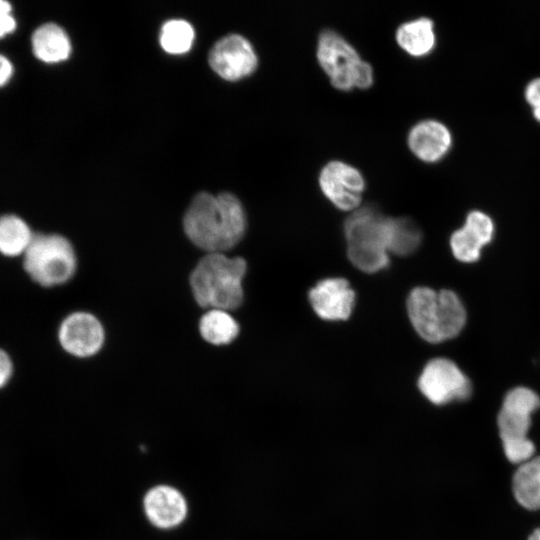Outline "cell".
<instances>
[{"label": "cell", "mask_w": 540, "mask_h": 540, "mask_svg": "<svg viewBox=\"0 0 540 540\" xmlns=\"http://www.w3.org/2000/svg\"><path fill=\"white\" fill-rule=\"evenodd\" d=\"M184 232L198 248L224 253L243 238L246 216L240 201L231 193L198 194L183 219Z\"/></svg>", "instance_id": "1"}, {"label": "cell", "mask_w": 540, "mask_h": 540, "mask_svg": "<svg viewBox=\"0 0 540 540\" xmlns=\"http://www.w3.org/2000/svg\"><path fill=\"white\" fill-rule=\"evenodd\" d=\"M395 225L396 217L386 216L373 206L352 211L344 223L350 261L366 273L386 268Z\"/></svg>", "instance_id": "2"}, {"label": "cell", "mask_w": 540, "mask_h": 540, "mask_svg": "<svg viewBox=\"0 0 540 540\" xmlns=\"http://www.w3.org/2000/svg\"><path fill=\"white\" fill-rule=\"evenodd\" d=\"M247 270L244 259L224 253H208L196 264L189 282L197 304L206 309L230 311L244 298L242 281Z\"/></svg>", "instance_id": "3"}, {"label": "cell", "mask_w": 540, "mask_h": 540, "mask_svg": "<svg viewBox=\"0 0 540 540\" xmlns=\"http://www.w3.org/2000/svg\"><path fill=\"white\" fill-rule=\"evenodd\" d=\"M410 321L425 341L439 343L457 336L466 323V310L452 290L414 288L407 299Z\"/></svg>", "instance_id": "4"}, {"label": "cell", "mask_w": 540, "mask_h": 540, "mask_svg": "<svg viewBox=\"0 0 540 540\" xmlns=\"http://www.w3.org/2000/svg\"><path fill=\"white\" fill-rule=\"evenodd\" d=\"M316 57L332 86L340 91L368 89L373 85L371 64L361 58L348 40L332 29H325L319 34Z\"/></svg>", "instance_id": "5"}, {"label": "cell", "mask_w": 540, "mask_h": 540, "mask_svg": "<svg viewBox=\"0 0 540 540\" xmlns=\"http://www.w3.org/2000/svg\"><path fill=\"white\" fill-rule=\"evenodd\" d=\"M539 407V396L526 387L514 388L504 398L497 423L505 455L514 464L528 461L535 452L527 434L532 413Z\"/></svg>", "instance_id": "6"}, {"label": "cell", "mask_w": 540, "mask_h": 540, "mask_svg": "<svg viewBox=\"0 0 540 540\" xmlns=\"http://www.w3.org/2000/svg\"><path fill=\"white\" fill-rule=\"evenodd\" d=\"M23 268L38 285L59 286L74 276L76 254L67 238L58 234H38L23 255Z\"/></svg>", "instance_id": "7"}, {"label": "cell", "mask_w": 540, "mask_h": 540, "mask_svg": "<svg viewBox=\"0 0 540 540\" xmlns=\"http://www.w3.org/2000/svg\"><path fill=\"white\" fill-rule=\"evenodd\" d=\"M418 387L436 405L465 400L472 391L466 375L446 358H436L426 364L419 377Z\"/></svg>", "instance_id": "8"}, {"label": "cell", "mask_w": 540, "mask_h": 540, "mask_svg": "<svg viewBox=\"0 0 540 540\" xmlns=\"http://www.w3.org/2000/svg\"><path fill=\"white\" fill-rule=\"evenodd\" d=\"M318 183L323 195L336 208L352 212L360 207L366 183L356 167L331 160L320 170Z\"/></svg>", "instance_id": "9"}, {"label": "cell", "mask_w": 540, "mask_h": 540, "mask_svg": "<svg viewBox=\"0 0 540 540\" xmlns=\"http://www.w3.org/2000/svg\"><path fill=\"white\" fill-rule=\"evenodd\" d=\"M58 340L68 354L87 358L100 351L105 332L101 322L91 313L73 312L61 322Z\"/></svg>", "instance_id": "10"}, {"label": "cell", "mask_w": 540, "mask_h": 540, "mask_svg": "<svg viewBox=\"0 0 540 540\" xmlns=\"http://www.w3.org/2000/svg\"><path fill=\"white\" fill-rule=\"evenodd\" d=\"M209 64L222 78L235 81L252 74L258 65V58L252 44L245 37L231 34L213 46Z\"/></svg>", "instance_id": "11"}, {"label": "cell", "mask_w": 540, "mask_h": 540, "mask_svg": "<svg viewBox=\"0 0 540 540\" xmlns=\"http://www.w3.org/2000/svg\"><path fill=\"white\" fill-rule=\"evenodd\" d=\"M309 301L315 313L324 320H346L352 313L355 292L344 278H327L309 291Z\"/></svg>", "instance_id": "12"}, {"label": "cell", "mask_w": 540, "mask_h": 540, "mask_svg": "<svg viewBox=\"0 0 540 540\" xmlns=\"http://www.w3.org/2000/svg\"><path fill=\"white\" fill-rule=\"evenodd\" d=\"M143 509L150 523L161 529L179 526L188 513L183 494L169 485H157L149 489L143 499Z\"/></svg>", "instance_id": "13"}, {"label": "cell", "mask_w": 540, "mask_h": 540, "mask_svg": "<svg viewBox=\"0 0 540 540\" xmlns=\"http://www.w3.org/2000/svg\"><path fill=\"white\" fill-rule=\"evenodd\" d=\"M407 145L419 160L435 163L443 159L451 149L452 134L442 122L426 119L410 128Z\"/></svg>", "instance_id": "14"}, {"label": "cell", "mask_w": 540, "mask_h": 540, "mask_svg": "<svg viewBox=\"0 0 540 540\" xmlns=\"http://www.w3.org/2000/svg\"><path fill=\"white\" fill-rule=\"evenodd\" d=\"M395 39L408 55L416 58L427 56L436 46L434 23L428 17L403 22L396 29Z\"/></svg>", "instance_id": "15"}, {"label": "cell", "mask_w": 540, "mask_h": 540, "mask_svg": "<svg viewBox=\"0 0 540 540\" xmlns=\"http://www.w3.org/2000/svg\"><path fill=\"white\" fill-rule=\"evenodd\" d=\"M34 55L46 63H57L70 55L71 44L65 31L54 23L38 27L31 38Z\"/></svg>", "instance_id": "16"}, {"label": "cell", "mask_w": 540, "mask_h": 540, "mask_svg": "<svg viewBox=\"0 0 540 540\" xmlns=\"http://www.w3.org/2000/svg\"><path fill=\"white\" fill-rule=\"evenodd\" d=\"M513 492L526 509H540V456L520 464L513 476Z\"/></svg>", "instance_id": "17"}, {"label": "cell", "mask_w": 540, "mask_h": 540, "mask_svg": "<svg viewBox=\"0 0 540 540\" xmlns=\"http://www.w3.org/2000/svg\"><path fill=\"white\" fill-rule=\"evenodd\" d=\"M34 236L29 225L19 216H0V254L3 256L23 257Z\"/></svg>", "instance_id": "18"}, {"label": "cell", "mask_w": 540, "mask_h": 540, "mask_svg": "<svg viewBox=\"0 0 540 540\" xmlns=\"http://www.w3.org/2000/svg\"><path fill=\"white\" fill-rule=\"evenodd\" d=\"M239 325L228 311L209 309L199 321L202 338L212 345L231 343L239 334Z\"/></svg>", "instance_id": "19"}, {"label": "cell", "mask_w": 540, "mask_h": 540, "mask_svg": "<svg viewBox=\"0 0 540 540\" xmlns=\"http://www.w3.org/2000/svg\"><path fill=\"white\" fill-rule=\"evenodd\" d=\"M194 40L192 26L184 20H170L161 29L160 43L162 48L171 54L187 52Z\"/></svg>", "instance_id": "20"}, {"label": "cell", "mask_w": 540, "mask_h": 540, "mask_svg": "<svg viewBox=\"0 0 540 540\" xmlns=\"http://www.w3.org/2000/svg\"><path fill=\"white\" fill-rule=\"evenodd\" d=\"M421 240L420 228L411 219L397 217L390 253L399 256L410 255L419 247Z\"/></svg>", "instance_id": "21"}, {"label": "cell", "mask_w": 540, "mask_h": 540, "mask_svg": "<svg viewBox=\"0 0 540 540\" xmlns=\"http://www.w3.org/2000/svg\"><path fill=\"white\" fill-rule=\"evenodd\" d=\"M484 245L478 237L466 228L456 230L450 238V247L453 255L461 262L471 263L479 259Z\"/></svg>", "instance_id": "22"}, {"label": "cell", "mask_w": 540, "mask_h": 540, "mask_svg": "<svg viewBox=\"0 0 540 540\" xmlns=\"http://www.w3.org/2000/svg\"><path fill=\"white\" fill-rule=\"evenodd\" d=\"M464 226L472 231L484 246L492 240L494 224L487 214L476 210L470 212Z\"/></svg>", "instance_id": "23"}, {"label": "cell", "mask_w": 540, "mask_h": 540, "mask_svg": "<svg viewBox=\"0 0 540 540\" xmlns=\"http://www.w3.org/2000/svg\"><path fill=\"white\" fill-rule=\"evenodd\" d=\"M11 10L9 2L0 0V38L12 33L16 28V21Z\"/></svg>", "instance_id": "24"}, {"label": "cell", "mask_w": 540, "mask_h": 540, "mask_svg": "<svg viewBox=\"0 0 540 540\" xmlns=\"http://www.w3.org/2000/svg\"><path fill=\"white\" fill-rule=\"evenodd\" d=\"M13 373V363L10 356L0 349V388L4 387Z\"/></svg>", "instance_id": "25"}, {"label": "cell", "mask_w": 540, "mask_h": 540, "mask_svg": "<svg viewBox=\"0 0 540 540\" xmlns=\"http://www.w3.org/2000/svg\"><path fill=\"white\" fill-rule=\"evenodd\" d=\"M526 101L533 107L540 105V78L532 80L525 89Z\"/></svg>", "instance_id": "26"}, {"label": "cell", "mask_w": 540, "mask_h": 540, "mask_svg": "<svg viewBox=\"0 0 540 540\" xmlns=\"http://www.w3.org/2000/svg\"><path fill=\"white\" fill-rule=\"evenodd\" d=\"M13 74V66L11 62L4 56L0 55V87L5 85Z\"/></svg>", "instance_id": "27"}, {"label": "cell", "mask_w": 540, "mask_h": 540, "mask_svg": "<svg viewBox=\"0 0 540 540\" xmlns=\"http://www.w3.org/2000/svg\"><path fill=\"white\" fill-rule=\"evenodd\" d=\"M533 115L540 122V105L533 107Z\"/></svg>", "instance_id": "28"}, {"label": "cell", "mask_w": 540, "mask_h": 540, "mask_svg": "<svg viewBox=\"0 0 540 540\" xmlns=\"http://www.w3.org/2000/svg\"><path fill=\"white\" fill-rule=\"evenodd\" d=\"M529 540H540V528L536 529L531 536L529 537Z\"/></svg>", "instance_id": "29"}]
</instances>
